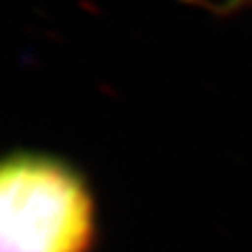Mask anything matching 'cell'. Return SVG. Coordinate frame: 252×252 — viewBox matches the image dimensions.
<instances>
[{"instance_id": "obj_1", "label": "cell", "mask_w": 252, "mask_h": 252, "mask_svg": "<svg viewBox=\"0 0 252 252\" xmlns=\"http://www.w3.org/2000/svg\"><path fill=\"white\" fill-rule=\"evenodd\" d=\"M99 244L89 175L65 156L11 149L0 164V252H97Z\"/></svg>"}, {"instance_id": "obj_2", "label": "cell", "mask_w": 252, "mask_h": 252, "mask_svg": "<svg viewBox=\"0 0 252 252\" xmlns=\"http://www.w3.org/2000/svg\"><path fill=\"white\" fill-rule=\"evenodd\" d=\"M246 2H250V0H223L220 4H217L215 9V13H220V15H227V13H235L238 9H242Z\"/></svg>"}, {"instance_id": "obj_3", "label": "cell", "mask_w": 252, "mask_h": 252, "mask_svg": "<svg viewBox=\"0 0 252 252\" xmlns=\"http://www.w3.org/2000/svg\"><path fill=\"white\" fill-rule=\"evenodd\" d=\"M185 2H200L202 4V0H185Z\"/></svg>"}]
</instances>
